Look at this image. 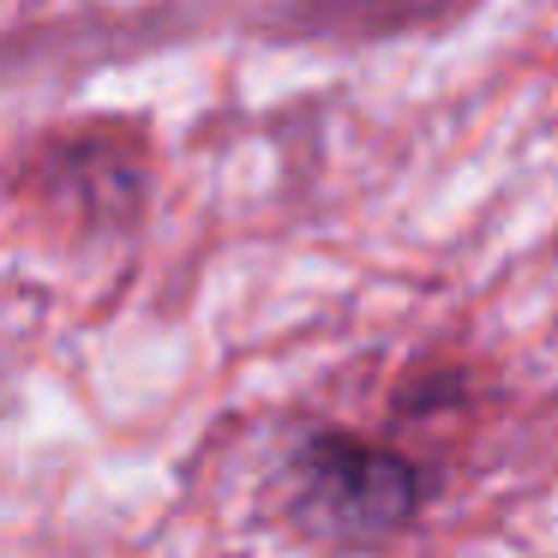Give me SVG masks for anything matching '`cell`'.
<instances>
[{
	"label": "cell",
	"mask_w": 558,
	"mask_h": 558,
	"mask_svg": "<svg viewBox=\"0 0 558 558\" xmlns=\"http://www.w3.org/2000/svg\"><path fill=\"white\" fill-rule=\"evenodd\" d=\"M421 474L397 450L325 433L301 450V517L330 534H378L414 517Z\"/></svg>",
	"instance_id": "cell-1"
}]
</instances>
